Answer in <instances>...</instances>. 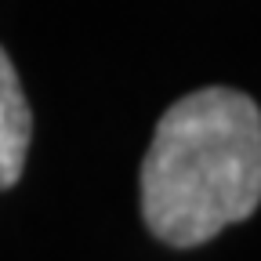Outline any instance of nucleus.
<instances>
[{
    "label": "nucleus",
    "mask_w": 261,
    "mask_h": 261,
    "mask_svg": "<svg viewBox=\"0 0 261 261\" xmlns=\"http://www.w3.org/2000/svg\"><path fill=\"white\" fill-rule=\"evenodd\" d=\"M33 138V113L18 73L0 47V189H15L25 167V152Z\"/></svg>",
    "instance_id": "f03ea898"
},
{
    "label": "nucleus",
    "mask_w": 261,
    "mask_h": 261,
    "mask_svg": "<svg viewBox=\"0 0 261 261\" xmlns=\"http://www.w3.org/2000/svg\"><path fill=\"white\" fill-rule=\"evenodd\" d=\"M261 203V109L232 87L192 91L156 120L142 160V218L189 250L247 221Z\"/></svg>",
    "instance_id": "f257e3e1"
}]
</instances>
